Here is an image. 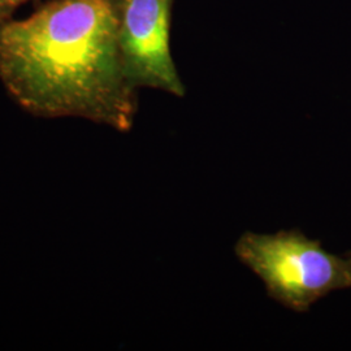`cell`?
I'll list each match as a JSON object with an SVG mask.
<instances>
[{
  "label": "cell",
  "mask_w": 351,
  "mask_h": 351,
  "mask_svg": "<svg viewBox=\"0 0 351 351\" xmlns=\"http://www.w3.org/2000/svg\"><path fill=\"white\" fill-rule=\"evenodd\" d=\"M234 252L265 285L268 295L295 313H306L329 293L351 288V255L323 249L298 229L275 234L246 232Z\"/></svg>",
  "instance_id": "7a4b0ae2"
},
{
  "label": "cell",
  "mask_w": 351,
  "mask_h": 351,
  "mask_svg": "<svg viewBox=\"0 0 351 351\" xmlns=\"http://www.w3.org/2000/svg\"><path fill=\"white\" fill-rule=\"evenodd\" d=\"M26 1L29 0H0V23L12 19L13 13Z\"/></svg>",
  "instance_id": "277c9868"
},
{
  "label": "cell",
  "mask_w": 351,
  "mask_h": 351,
  "mask_svg": "<svg viewBox=\"0 0 351 351\" xmlns=\"http://www.w3.org/2000/svg\"><path fill=\"white\" fill-rule=\"evenodd\" d=\"M173 0H114L117 39L126 78L133 88L185 97L171 51Z\"/></svg>",
  "instance_id": "3957f363"
},
{
  "label": "cell",
  "mask_w": 351,
  "mask_h": 351,
  "mask_svg": "<svg viewBox=\"0 0 351 351\" xmlns=\"http://www.w3.org/2000/svg\"><path fill=\"white\" fill-rule=\"evenodd\" d=\"M0 82L26 112L129 132L138 90L126 78L114 0H52L0 23Z\"/></svg>",
  "instance_id": "6da1fadb"
}]
</instances>
